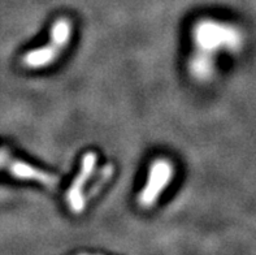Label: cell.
Listing matches in <instances>:
<instances>
[{
    "label": "cell",
    "instance_id": "obj_3",
    "mask_svg": "<svg viewBox=\"0 0 256 255\" xmlns=\"http://www.w3.org/2000/svg\"><path fill=\"white\" fill-rule=\"evenodd\" d=\"M174 173V165L169 159H155L150 165L146 184L136 197L138 204L144 210L152 208L162 197V191H166L170 185Z\"/></svg>",
    "mask_w": 256,
    "mask_h": 255
},
{
    "label": "cell",
    "instance_id": "obj_1",
    "mask_svg": "<svg viewBox=\"0 0 256 255\" xmlns=\"http://www.w3.org/2000/svg\"><path fill=\"white\" fill-rule=\"evenodd\" d=\"M240 34L233 26L214 21L211 19H200L192 29V41L194 46L188 71L194 80L206 82L214 73V60L210 54L226 49H236L240 42Z\"/></svg>",
    "mask_w": 256,
    "mask_h": 255
},
{
    "label": "cell",
    "instance_id": "obj_2",
    "mask_svg": "<svg viewBox=\"0 0 256 255\" xmlns=\"http://www.w3.org/2000/svg\"><path fill=\"white\" fill-rule=\"evenodd\" d=\"M73 34V24L68 17H60L52 24L50 41L38 49L26 52L22 65L28 69H44L58 60L66 50Z\"/></svg>",
    "mask_w": 256,
    "mask_h": 255
},
{
    "label": "cell",
    "instance_id": "obj_4",
    "mask_svg": "<svg viewBox=\"0 0 256 255\" xmlns=\"http://www.w3.org/2000/svg\"><path fill=\"white\" fill-rule=\"evenodd\" d=\"M98 164V155L94 151L86 152L81 159L80 171L77 176L73 178L70 186L65 193V200L69 210L74 215L82 213L86 208V197H84V187L88 185V181L91 180Z\"/></svg>",
    "mask_w": 256,
    "mask_h": 255
},
{
    "label": "cell",
    "instance_id": "obj_5",
    "mask_svg": "<svg viewBox=\"0 0 256 255\" xmlns=\"http://www.w3.org/2000/svg\"><path fill=\"white\" fill-rule=\"evenodd\" d=\"M0 169L6 171L13 177L20 180L36 181L47 187H55L58 184V177L56 174L14 158L6 149H0Z\"/></svg>",
    "mask_w": 256,
    "mask_h": 255
}]
</instances>
